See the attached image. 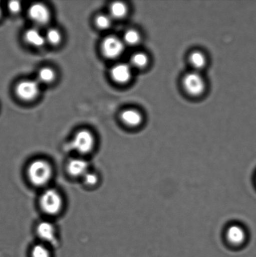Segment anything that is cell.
Returning <instances> with one entry per match:
<instances>
[{
  "label": "cell",
  "instance_id": "cell-8",
  "mask_svg": "<svg viewBox=\"0 0 256 257\" xmlns=\"http://www.w3.org/2000/svg\"><path fill=\"white\" fill-rule=\"evenodd\" d=\"M37 233L39 237L44 242L51 246H57L56 229L51 222L43 221L38 225Z\"/></svg>",
  "mask_w": 256,
  "mask_h": 257
},
{
  "label": "cell",
  "instance_id": "cell-7",
  "mask_svg": "<svg viewBox=\"0 0 256 257\" xmlns=\"http://www.w3.org/2000/svg\"><path fill=\"white\" fill-rule=\"evenodd\" d=\"M225 238L231 246H240L246 241L247 233L242 226L239 224H232L228 226L225 231Z\"/></svg>",
  "mask_w": 256,
  "mask_h": 257
},
{
  "label": "cell",
  "instance_id": "cell-3",
  "mask_svg": "<svg viewBox=\"0 0 256 257\" xmlns=\"http://www.w3.org/2000/svg\"><path fill=\"white\" fill-rule=\"evenodd\" d=\"M95 143L94 136L90 131L81 130L75 135L71 142L68 145V147L70 150L84 155L92 152Z\"/></svg>",
  "mask_w": 256,
  "mask_h": 257
},
{
  "label": "cell",
  "instance_id": "cell-2",
  "mask_svg": "<svg viewBox=\"0 0 256 257\" xmlns=\"http://www.w3.org/2000/svg\"><path fill=\"white\" fill-rule=\"evenodd\" d=\"M40 206L45 213L49 215H56L63 207V199L59 191L49 188L45 190L40 196Z\"/></svg>",
  "mask_w": 256,
  "mask_h": 257
},
{
  "label": "cell",
  "instance_id": "cell-6",
  "mask_svg": "<svg viewBox=\"0 0 256 257\" xmlns=\"http://www.w3.org/2000/svg\"><path fill=\"white\" fill-rule=\"evenodd\" d=\"M124 43L119 38L110 36L106 38L102 44V51L108 59H115L124 52Z\"/></svg>",
  "mask_w": 256,
  "mask_h": 257
},
{
  "label": "cell",
  "instance_id": "cell-14",
  "mask_svg": "<svg viewBox=\"0 0 256 257\" xmlns=\"http://www.w3.org/2000/svg\"><path fill=\"white\" fill-rule=\"evenodd\" d=\"M189 62L195 71L197 72L204 69L207 64L206 57L203 53L199 51H195L190 54Z\"/></svg>",
  "mask_w": 256,
  "mask_h": 257
},
{
  "label": "cell",
  "instance_id": "cell-22",
  "mask_svg": "<svg viewBox=\"0 0 256 257\" xmlns=\"http://www.w3.org/2000/svg\"><path fill=\"white\" fill-rule=\"evenodd\" d=\"M82 178L84 183L87 186H95L99 182V176L97 174L92 172L91 171H88Z\"/></svg>",
  "mask_w": 256,
  "mask_h": 257
},
{
  "label": "cell",
  "instance_id": "cell-5",
  "mask_svg": "<svg viewBox=\"0 0 256 257\" xmlns=\"http://www.w3.org/2000/svg\"><path fill=\"white\" fill-rule=\"evenodd\" d=\"M15 92L20 99L25 101H31L36 99L39 94V83L35 80H24L18 84Z\"/></svg>",
  "mask_w": 256,
  "mask_h": 257
},
{
  "label": "cell",
  "instance_id": "cell-9",
  "mask_svg": "<svg viewBox=\"0 0 256 257\" xmlns=\"http://www.w3.org/2000/svg\"><path fill=\"white\" fill-rule=\"evenodd\" d=\"M29 15L30 19L38 25H46L50 21L49 10L44 5L41 4L32 5L29 10Z\"/></svg>",
  "mask_w": 256,
  "mask_h": 257
},
{
  "label": "cell",
  "instance_id": "cell-12",
  "mask_svg": "<svg viewBox=\"0 0 256 257\" xmlns=\"http://www.w3.org/2000/svg\"><path fill=\"white\" fill-rule=\"evenodd\" d=\"M120 117L125 124L132 127L139 126L142 124L143 120L142 114L135 109L124 110L120 115Z\"/></svg>",
  "mask_w": 256,
  "mask_h": 257
},
{
  "label": "cell",
  "instance_id": "cell-19",
  "mask_svg": "<svg viewBox=\"0 0 256 257\" xmlns=\"http://www.w3.org/2000/svg\"><path fill=\"white\" fill-rule=\"evenodd\" d=\"M32 257H51V254L46 245L38 244L32 248Z\"/></svg>",
  "mask_w": 256,
  "mask_h": 257
},
{
  "label": "cell",
  "instance_id": "cell-23",
  "mask_svg": "<svg viewBox=\"0 0 256 257\" xmlns=\"http://www.w3.org/2000/svg\"><path fill=\"white\" fill-rule=\"evenodd\" d=\"M9 9L14 14H19L22 10L21 3L18 1H12L9 2Z\"/></svg>",
  "mask_w": 256,
  "mask_h": 257
},
{
  "label": "cell",
  "instance_id": "cell-20",
  "mask_svg": "<svg viewBox=\"0 0 256 257\" xmlns=\"http://www.w3.org/2000/svg\"><path fill=\"white\" fill-rule=\"evenodd\" d=\"M45 39L50 44L56 45L61 42L62 35L57 30L50 29L48 30L47 34L45 35Z\"/></svg>",
  "mask_w": 256,
  "mask_h": 257
},
{
  "label": "cell",
  "instance_id": "cell-24",
  "mask_svg": "<svg viewBox=\"0 0 256 257\" xmlns=\"http://www.w3.org/2000/svg\"><path fill=\"white\" fill-rule=\"evenodd\" d=\"M2 10L1 5H0V17H1V16H2Z\"/></svg>",
  "mask_w": 256,
  "mask_h": 257
},
{
  "label": "cell",
  "instance_id": "cell-13",
  "mask_svg": "<svg viewBox=\"0 0 256 257\" xmlns=\"http://www.w3.org/2000/svg\"><path fill=\"white\" fill-rule=\"evenodd\" d=\"M25 40L28 44L35 47H42L46 42L45 37L39 30L35 29L28 30L25 34Z\"/></svg>",
  "mask_w": 256,
  "mask_h": 257
},
{
  "label": "cell",
  "instance_id": "cell-1",
  "mask_svg": "<svg viewBox=\"0 0 256 257\" xmlns=\"http://www.w3.org/2000/svg\"><path fill=\"white\" fill-rule=\"evenodd\" d=\"M27 173L33 185L44 186L51 180L53 170L51 165L47 161L37 160L30 163Z\"/></svg>",
  "mask_w": 256,
  "mask_h": 257
},
{
  "label": "cell",
  "instance_id": "cell-18",
  "mask_svg": "<svg viewBox=\"0 0 256 257\" xmlns=\"http://www.w3.org/2000/svg\"><path fill=\"white\" fill-rule=\"evenodd\" d=\"M38 78L40 82L50 84L55 79V73L50 68L45 67L40 70Z\"/></svg>",
  "mask_w": 256,
  "mask_h": 257
},
{
  "label": "cell",
  "instance_id": "cell-16",
  "mask_svg": "<svg viewBox=\"0 0 256 257\" xmlns=\"http://www.w3.org/2000/svg\"><path fill=\"white\" fill-rule=\"evenodd\" d=\"M149 60V57L144 53H136L131 58V63L133 66L138 69H143L148 65Z\"/></svg>",
  "mask_w": 256,
  "mask_h": 257
},
{
  "label": "cell",
  "instance_id": "cell-21",
  "mask_svg": "<svg viewBox=\"0 0 256 257\" xmlns=\"http://www.w3.org/2000/svg\"><path fill=\"white\" fill-rule=\"evenodd\" d=\"M97 26L102 30H106L111 26V17L106 15H100L95 19Z\"/></svg>",
  "mask_w": 256,
  "mask_h": 257
},
{
  "label": "cell",
  "instance_id": "cell-17",
  "mask_svg": "<svg viewBox=\"0 0 256 257\" xmlns=\"http://www.w3.org/2000/svg\"><path fill=\"white\" fill-rule=\"evenodd\" d=\"M140 40H141V36L136 30H129L125 32L124 37L125 44L130 46H135L139 44Z\"/></svg>",
  "mask_w": 256,
  "mask_h": 257
},
{
  "label": "cell",
  "instance_id": "cell-4",
  "mask_svg": "<svg viewBox=\"0 0 256 257\" xmlns=\"http://www.w3.org/2000/svg\"><path fill=\"white\" fill-rule=\"evenodd\" d=\"M183 87L187 94L192 96H200L204 92L205 82L199 72L193 71L185 75L182 80Z\"/></svg>",
  "mask_w": 256,
  "mask_h": 257
},
{
  "label": "cell",
  "instance_id": "cell-10",
  "mask_svg": "<svg viewBox=\"0 0 256 257\" xmlns=\"http://www.w3.org/2000/svg\"><path fill=\"white\" fill-rule=\"evenodd\" d=\"M67 170L70 175L75 177H83L89 170V163L85 159L77 158L70 160Z\"/></svg>",
  "mask_w": 256,
  "mask_h": 257
},
{
  "label": "cell",
  "instance_id": "cell-15",
  "mask_svg": "<svg viewBox=\"0 0 256 257\" xmlns=\"http://www.w3.org/2000/svg\"><path fill=\"white\" fill-rule=\"evenodd\" d=\"M110 15L115 19H120L126 16L128 12L127 5L124 3L117 2L113 3L110 6Z\"/></svg>",
  "mask_w": 256,
  "mask_h": 257
},
{
  "label": "cell",
  "instance_id": "cell-11",
  "mask_svg": "<svg viewBox=\"0 0 256 257\" xmlns=\"http://www.w3.org/2000/svg\"><path fill=\"white\" fill-rule=\"evenodd\" d=\"M111 77L114 81L119 84H126L131 79V67L125 64L115 65L111 70Z\"/></svg>",
  "mask_w": 256,
  "mask_h": 257
}]
</instances>
